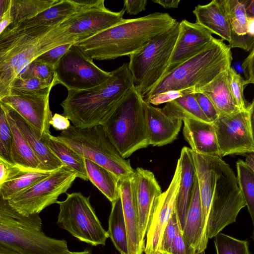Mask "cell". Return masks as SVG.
I'll return each instance as SVG.
<instances>
[{"mask_svg": "<svg viewBox=\"0 0 254 254\" xmlns=\"http://www.w3.org/2000/svg\"><path fill=\"white\" fill-rule=\"evenodd\" d=\"M147 4L146 0H126L124 1V9L129 15H136L144 10Z\"/></svg>", "mask_w": 254, "mask_h": 254, "instance_id": "7dc6e473", "label": "cell"}, {"mask_svg": "<svg viewBox=\"0 0 254 254\" xmlns=\"http://www.w3.org/2000/svg\"><path fill=\"white\" fill-rule=\"evenodd\" d=\"M51 86L37 92H25L11 89L9 95L0 102L12 109L40 133L50 134V122L53 117L49 106Z\"/></svg>", "mask_w": 254, "mask_h": 254, "instance_id": "5bb4252c", "label": "cell"}, {"mask_svg": "<svg viewBox=\"0 0 254 254\" xmlns=\"http://www.w3.org/2000/svg\"><path fill=\"white\" fill-rule=\"evenodd\" d=\"M58 84L57 79L52 83L36 78L23 79L18 77L10 85V90L14 89L25 92H37L45 90Z\"/></svg>", "mask_w": 254, "mask_h": 254, "instance_id": "ab89813d", "label": "cell"}, {"mask_svg": "<svg viewBox=\"0 0 254 254\" xmlns=\"http://www.w3.org/2000/svg\"><path fill=\"white\" fill-rule=\"evenodd\" d=\"M55 70L58 84L67 90L94 87L105 82L111 75V72L99 67L74 44L61 59Z\"/></svg>", "mask_w": 254, "mask_h": 254, "instance_id": "4fadbf2b", "label": "cell"}, {"mask_svg": "<svg viewBox=\"0 0 254 254\" xmlns=\"http://www.w3.org/2000/svg\"><path fill=\"white\" fill-rule=\"evenodd\" d=\"M227 70L221 72L195 92L204 94L212 102L219 116L230 115L240 110L230 92Z\"/></svg>", "mask_w": 254, "mask_h": 254, "instance_id": "484cf974", "label": "cell"}, {"mask_svg": "<svg viewBox=\"0 0 254 254\" xmlns=\"http://www.w3.org/2000/svg\"><path fill=\"white\" fill-rule=\"evenodd\" d=\"M85 8H87L77 4L74 0H59L36 16L14 25H9L8 27L21 29L35 26H55L72 14Z\"/></svg>", "mask_w": 254, "mask_h": 254, "instance_id": "d4e9b609", "label": "cell"}, {"mask_svg": "<svg viewBox=\"0 0 254 254\" xmlns=\"http://www.w3.org/2000/svg\"><path fill=\"white\" fill-rule=\"evenodd\" d=\"M39 214L24 215L0 195V245L17 254H65L66 241L48 236Z\"/></svg>", "mask_w": 254, "mask_h": 254, "instance_id": "5b68a950", "label": "cell"}, {"mask_svg": "<svg viewBox=\"0 0 254 254\" xmlns=\"http://www.w3.org/2000/svg\"><path fill=\"white\" fill-rule=\"evenodd\" d=\"M77 178L76 173L64 165L47 178L8 200L10 206L20 214H39L57 203L60 195L66 193Z\"/></svg>", "mask_w": 254, "mask_h": 254, "instance_id": "8fae6325", "label": "cell"}, {"mask_svg": "<svg viewBox=\"0 0 254 254\" xmlns=\"http://www.w3.org/2000/svg\"><path fill=\"white\" fill-rule=\"evenodd\" d=\"M119 190L127 229L128 254H143L145 244L141 242L139 236L138 213L133 175L120 179Z\"/></svg>", "mask_w": 254, "mask_h": 254, "instance_id": "ac0fdd59", "label": "cell"}, {"mask_svg": "<svg viewBox=\"0 0 254 254\" xmlns=\"http://www.w3.org/2000/svg\"><path fill=\"white\" fill-rule=\"evenodd\" d=\"M231 28L228 46L246 51L254 48V37L248 34V19L243 0H223Z\"/></svg>", "mask_w": 254, "mask_h": 254, "instance_id": "cb8c5ba5", "label": "cell"}, {"mask_svg": "<svg viewBox=\"0 0 254 254\" xmlns=\"http://www.w3.org/2000/svg\"><path fill=\"white\" fill-rule=\"evenodd\" d=\"M10 0H0V21L6 11Z\"/></svg>", "mask_w": 254, "mask_h": 254, "instance_id": "f5cc1de1", "label": "cell"}, {"mask_svg": "<svg viewBox=\"0 0 254 254\" xmlns=\"http://www.w3.org/2000/svg\"><path fill=\"white\" fill-rule=\"evenodd\" d=\"M12 142L13 135L6 112L0 102V161L10 169L17 167L12 158Z\"/></svg>", "mask_w": 254, "mask_h": 254, "instance_id": "d590c367", "label": "cell"}, {"mask_svg": "<svg viewBox=\"0 0 254 254\" xmlns=\"http://www.w3.org/2000/svg\"><path fill=\"white\" fill-rule=\"evenodd\" d=\"M180 22L129 56L133 86L142 98L164 75L178 37Z\"/></svg>", "mask_w": 254, "mask_h": 254, "instance_id": "ba28073f", "label": "cell"}, {"mask_svg": "<svg viewBox=\"0 0 254 254\" xmlns=\"http://www.w3.org/2000/svg\"><path fill=\"white\" fill-rule=\"evenodd\" d=\"M245 162L252 170L254 171V152L248 153Z\"/></svg>", "mask_w": 254, "mask_h": 254, "instance_id": "db71d44e", "label": "cell"}, {"mask_svg": "<svg viewBox=\"0 0 254 254\" xmlns=\"http://www.w3.org/2000/svg\"><path fill=\"white\" fill-rule=\"evenodd\" d=\"M181 165L178 159L174 174L167 189L159 195L155 203L148 222L144 253L160 254L162 235L173 213L181 178Z\"/></svg>", "mask_w": 254, "mask_h": 254, "instance_id": "9a60e30c", "label": "cell"}, {"mask_svg": "<svg viewBox=\"0 0 254 254\" xmlns=\"http://www.w3.org/2000/svg\"><path fill=\"white\" fill-rule=\"evenodd\" d=\"M133 86L128 64L124 63L97 86L85 90H67L66 98L61 104L63 115L77 128L102 125Z\"/></svg>", "mask_w": 254, "mask_h": 254, "instance_id": "3957f363", "label": "cell"}, {"mask_svg": "<svg viewBox=\"0 0 254 254\" xmlns=\"http://www.w3.org/2000/svg\"><path fill=\"white\" fill-rule=\"evenodd\" d=\"M84 159L89 180L112 203L120 197V179L107 169L95 163Z\"/></svg>", "mask_w": 254, "mask_h": 254, "instance_id": "83f0119b", "label": "cell"}, {"mask_svg": "<svg viewBox=\"0 0 254 254\" xmlns=\"http://www.w3.org/2000/svg\"><path fill=\"white\" fill-rule=\"evenodd\" d=\"M183 121V135L192 151L201 155L221 157L213 124L194 119Z\"/></svg>", "mask_w": 254, "mask_h": 254, "instance_id": "44dd1931", "label": "cell"}, {"mask_svg": "<svg viewBox=\"0 0 254 254\" xmlns=\"http://www.w3.org/2000/svg\"><path fill=\"white\" fill-rule=\"evenodd\" d=\"M227 71L230 92L233 100L240 110H245L249 103L245 99L244 90L248 83L231 66Z\"/></svg>", "mask_w": 254, "mask_h": 254, "instance_id": "74e56055", "label": "cell"}, {"mask_svg": "<svg viewBox=\"0 0 254 254\" xmlns=\"http://www.w3.org/2000/svg\"><path fill=\"white\" fill-rule=\"evenodd\" d=\"M65 254H92V251L90 250H84L81 252H71L70 251L69 253Z\"/></svg>", "mask_w": 254, "mask_h": 254, "instance_id": "11a10c76", "label": "cell"}, {"mask_svg": "<svg viewBox=\"0 0 254 254\" xmlns=\"http://www.w3.org/2000/svg\"><path fill=\"white\" fill-rule=\"evenodd\" d=\"M254 107L253 100L245 110L219 116L212 123L221 157L254 152Z\"/></svg>", "mask_w": 254, "mask_h": 254, "instance_id": "7c38bea8", "label": "cell"}, {"mask_svg": "<svg viewBox=\"0 0 254 254\" xmlns=\"http://www.w3.org/2000/svg\"><path fill=\"white\" fill-rule=\"evenodd\" d=\"M160 254H164V253H160Z\"/></svg>", "mask_w": 254, "mask_h": 254, "instance_id": "91938a15", "label": "cell"}, {"mask_svg": "<svg viewBox=\"0 0 254 254\" xmlns=\"http://www.w3.org/2000/svg\"><path fill=\"white\" fill-rule=\"evenodd\" d=\"M196 254H205V251H202L201 252H199L198 253H197Z\"/></svg>", "mask_w": 254, "mask_h": 254, "instance_id": "6f0895ef", "label": "cell"}, {"mask_svg": "<svg viewBox=\"0 0 254 254\" xmlns=\"http://www.w3.org/2000/svg\"><path fill=\"white\" fill-rule=\"evenodd\" d=\"M214 238L217 254H251L247 241L220 233Z\"/></svg>", "mask_w": 254, "mask_h": 254, "instance_id": "8d00e7d4", "label": "cell"}, {"mask_svg": "<svg viewBox=\"0 0 254 254\" xmlns=\"http://www.w3.org/2000/svg\"><path fill=\"white\" fill-rule=\"evenodd\" d=\"M182 234L187 242L194 248L196 254L199 253L202 237V215L196 176Z\"/></svg>", "mask_w": 254, "mask_h": 254, "instance_id": "4316f807", "label": "cell"}, {"mask_svg": "<svg viewBox=\"0 0 254 254\" xmlns=\"http://www.w3.org/2000/svg\"><path fill=\"white\" fill-rule=\"evenodd\" d=\"M200 199L202 227L207 239L234 223L246 206L236 176L229 164L218 156L192 151Z\"/></svg>", "mask_w": 254, "mask_h": 254, "instance_id": "6da1fadb", "label": "cell"}, {"mask_svg": "<svg viewBox=\"0 0 254 254\" xmlns=\"http://www.w3.org/2000/svg\"><path fill=\"white\" fill-rule=\"evenodd\" d=\"M73 44H66L56 47L44 53L35 60L49 64L55 69L56 65Z\"/></svg>", "mask_w": 254, "mask_h": 254, "instance_id": "7bdbcfd3", "label": "cell"}, {"mask_svg": "<svg viewBox=\"0 0 254 254\" xmlns=\"http://www.w3.org/2000/svg\"><path fill=\"white\" fill-rule=\"evenodd\" d=\"M54 171L39 169L23 171L0 185V194L3 198L8 200L47 178Z\"/></svg>", "mask_w": 254, "mask_h": 254, "instance_id": "f546056e", "label": "cell"}, {"mask_svg": "<svg viewBox=\"0 0 254 254\" xmlns=\"http://www.w3.org/2000/svg\"><path fill=\"white\" fill-rule=\"evenodd\" d=\"M177 21L169 14L159 12L136 18L123 19L74 45L92 60L129 56L169 30Z\"/></svg>", "mask_w": 254, "mask_h": 254, "instance_id": "7a4b0ae2", "label": "cell"}, {"mask_svg": "<svg viewBox=\"0 0 254 254\" xmlns=\"http://www.w3.org/2000/svg\"><path fill=\"white\" fill-rule=\"evenodd\" d=\"M12 23L10 15V0L8 7L0 21V35L5 28Z\"/></svg>", "mask_w": 254, "mask_h": 254, "instance_id": "681fc988", "label": "cell"}, {"mask_svg": "<svg viewBox=\"0 0 254 254\" xmlns=\"http://www.w3.org/2000/svg\"><path fill=\"white\" fill-rule=\"evenodd\" d=\"M193 13L196 17V23L212 34L220 36L223 41L230 42L231 28L223 0H213L205 5L198 4Z\"/></svg>", "mask_w": 254, "mask_h": 254, "instance_id": "603a6c76", "label": "cell"}, {"mask_svg": "<svg viewBox=\"0 0 254 254\" xmlns=\"http://www.w3.org/2000/svg\"><path fill=\"white\" fill-rule=\"evenodd\" d=\"M50 125L56 129L62 131L67 129L71 125L70 121L66 117L58 113L53 116Z\"/></svg>", "mask_w": 254, "mask_h": 254, "instance_id": "c3c4849f", "label": "cell"}, {"mask_svg": "<svg viewBox=\"0 0 254 254\" xmlns=\"http://www.w3.org/2000/svg\"><path fill=\"white\" fill-rule=\"evenodd\" d=\"M232 60L231 49L222 40L214 38L199 52L166 73L143 99L169 90L192 89L195 93L227 70Z\"/></svg>", "mask_w": 254, "mask_h": 254, "instance_id": "277c9868", "label": "cell"}, {"mask_svg": "<svg viewBox=\"0 0 254 254\" xmlns=\"http://www.w3.org/2000/svg\"><path fill=\"white\" fill-rule=\"evenodd\" d=\"M179 229L180 225L176 211H175L173 213L163 232L159 249L160 254H169L173 241Z\"/></svg>", "mask_w": 254, "mask_h": 254, "instance_id": "60d3db41", "label": "cell"}, {"mask_svg": "<svg viewBox=\"0 0 254 254\" xmlns=\"http://www.w3.org/2000/svg\"><path fill=\"white\" fill-rule=\"evenodd\" d=\"M149 145L161 146L172 142L180 131L183 121L165 114L161 108L145 102Z\"/></svg>", "mask_w": 254, "mask_h": 254, "instance_id": "d6986e66", "label": "cell"}, {"mask_svg": "<svg viewBox=\"0 0 254 254\" xmlns=\"http://www.w3.org/2000/svg\"><path fill=\"white\" fill-rule=\"evenodd\" d=\"M3 105L40 162L44 170L54 171L64 166V165L50 149L39 131L14 110Z\"/></svg>", "mask_w": 254, "mask_h": 254, "instance_id": "ffe728a7", "label": "cell"}, {"mask_svg": "<svg viewBox=\"0 0 254 254\" xmlns=\"http://www.w3.org/2000/svg\"><path fill=\"white\" fill-rule=\"evenodd\" d=\"M66 195L65 199L57 202L60 209L58 226L92 246H105L108 234L92 206L89 197L77 192Z\"/></svg>", "mask_w": 254, "mask_h": 254, "instance_id": "9c48e42d", "label": "cell"}, {"mask_svg": "<svg viewBox=\"0 0 254 254\" xmlns=\"http://www.w3.org/2000/svg\"><path fill=\"white\" fill-rule=\"evenodd\" d=\"M125 11H113L105 6L85 8L69 16L48 31L51 48L74 44L123 20Z\"/></svg>", "mask_w": 254, "mask_h": 254, "instance_id": "30bf717a", "label": "cell"}, {"mask_svg": "<svg viewBox=\"0 0 254 254\" xmlns=\"http://www.w3.org/2000/svg\"><path fill=\"white\" fill-rule=\"evenodd\" d=\"M59 0H10V15L14 25L31 18L51 7Z\"/></svg>", "mask_w": 254, "mask_h": 254, "instance_id": "836d02e7", "label": "cell"}, {"mask_svg": "<svg viewBox=\"0 0 254 254\" xmlns=\"http://www.w3.org/2000/svg\"><path fill=\"white\" fill-rule=\"evenodd\" d=\"M133 179L138 213L139 236L141 242L145 244L149 218L162 190L155 175L148 170L136 168Z\"/></svg>", "mask_w": 254, "mask_h": 254, "instance_id": "e0dca14e", "label": "cell"}, {"mask_svg": "<svg viewBox=\"0 0 254 254\" xmlns=\"http://www.w3.org/2000/svg\"><path fill=\"white\" fill-rule=\"evenodd\" d=\"M169 254H196L194 248L184 239L179 229L173 241Z\"/></svg>", "mask_w": 254, "mask_h": 254, "instance_id": "f6af8a7d", "label": "cell"}, {"mask_svg": "<svg viewBox=\"0 0 254 254\" xmlns=\"http://www.w3.org/2000/svg\"><path fill=\"white\" fill-rule=\"evenodd\" d=\"M111 203L107 231L109 238L120 254H128L127 229L120 196Z\"/></svg>", "mask_w": 254, "mask_h": 254, "instance_id": "d6a6232c", "label": "cell"}, {"mask_svg": "<svg viewBox=\"0 0 254 254\" xmlns=\"http://www.w3.org/2000/svg\"><path fill=\"white\" fill-rule=\"evenodd\" d=\"M214 38L212 34L202 26L183 20L179 23L178 37L165 74L199 52Z\"/></svg>", "mask_w": 254, "mask_h": 254, "instance_id": "2e32d148", "label": "cell"}, {"mask_svg": "<svg viewBox=\"0 0 254 254\" xmlns=\"http://www.w3.org/2000/svg\"><path fill=\"white\" fill-rule=\"evenodd\" d=\"M196 100L204 115L213 123L219 117V115L210 100L203 93H194Z\"/></svg>", "mask_w": 254, "mask_h": 254, "instance_id": "ee69618b", "label": "cell"}, {"mask_svg": "<svg viewBox=\"0 0 254 254\" xmlns=\"http://www.w3.org/2000/svg\"><path fill=\"white\" fill-rule=\"evenodd\" d=\"M0 252L4 253H9V250L7 248L0 245Z\"/></svg>", "mask_w": 254, "mask_h": 254, "instance_id": "9f6ffc18", "label": "cell"}, {"mask_svg": "<svg viewBox=\"0 0 254 254\" xmlns=\"http://www.w3.org/2000/svg\"><path fill=\"white\" fill-rule=\"evenodd\" d=\"M254 48L251 51L248 56L243 61L242 67L245 77V80L248 83H254Z\"/></svg>", "mask_w": 254, "mask_h": 254, "instance_id": "bcb514c9", "label": "cell"}, {"mask_svg": "<svg viewBox=\"0 0 254 254\" xmlns=\"http://www.w3.org/2000/svg\"><path fill=\"white\" fill-rule=\"evenodd\" d=\"M0 254H7V253H4L0 252Z\"/></svg>", "mask_w": 254, "mask_h": 254, "instance_id": "680465c9", "label": "cell"}, {"mask_svg": "<svg viewBox=\"0 0 254 254\" xmlns=\"http://www.w3.org/2000/svg\"><path fill=\"white\" fill-rule=\"evenodd\" d=\"M179 159L181 162V172L175 211L182 232L191 198L196 173L190 148L186 146L183 147Z\"/></svg>", "mask_w": 254, "mask_h": 254, "instance_id": "7402d4cb", "label": "cell"}, {"mask_svg": "<svg viewBox=\"0 0 254 254\" xmlns=\"http://www.w3.org/2000/svg\"><path fill=\"white\" fill-rule=\"evenodd\" d=\"M153 2L160 4L165 8H177L180 0H153Z\"/></svg>", "mask_w": 254, "mask_h": 254, "instance_id": "f907efd6", "label": "cell"}, {"mask_svg": "<svg viewBox=\"0 0 254 254\" xmlns=\"http://www.w3.org/2000/svg\"><path fill=\"white\" fill-rule=\"evenodd\" d=\"M248 17H254V0H243Z\"/></svg>", "mask_w": 254, "mask_h": 254, "instance_id": "816d5d0a", "label": "cell"}, {"mask_svg": "<svg viewBox=\"0 0 254 254\" xmlns=\"http://www.w3.org/2000/svg\"><path fill=\"white\" fill-rule=\"evenodd\" d=\"M43 138L50 149L60 160L76 173L77 178L84 181L88 180L83 157L51 133L43 136Z\"/></svg>", "mask_w": 254, "mask_h": 254, "instance_id": "4dcf8cb0", "label": "cell"}, {"mask_svg": "<svg viewBox=\"0 0 254 254\" xmlns=\"http://www.w3.org/2000/svg\"><path fill=\"white\" fill-rule=\"evenodd\" d=\"M236 169L238 185L254 223V171L241 159L236 163Z\"/></svg>", "mask_w": 254, "mask_h": 254, "instance_id": "e575fe53", "label": "cell"}, {"mask_svg": "<svg viewBox=\"0 0 254 254\" xmlns=\"http://www.w3.org/2000/svg\"><path fill=\"white\" fill-rule=\"evenodd\" d=\"M190 94H194V90L192 89L169 90L151 96L144 101L151 105H159Z\"/></svg>", "mask_w": 254, "mask_h": 254, "instance_id": "b9f144b4", "label": "cell"}, {"mask_svg": "<svg viewBox=\"0 0 254 254\" xmlns=\"http://www.w3.org/2000/svg\"><path fill=\"white\" fill-rule=\"evenodd\" d=\"M102 126L125 159L149 145L145 101L134 86Z\"/></svg>", "mask_w": 254, "mask_h": 254, "instance_id": "8992f818", "label": "cell"}, {"mask_svg": "<svg viewBox=\"0 0 254 254\" xmlns=\"http://www.w3.org/2000/svg\"><path fill=\"white\" fill-rule=\"evenodd\" d=\"M6 112L13 135L11 155L15 165L26 170L45 171L13 120Z\"/></svg>", "mask_w": 254, "mask_h": 254, "instance_id": "f1b7e54d", "label": "cell"}, {"mask_svg": "<svg viewBox=\"0 0 254 254\" xmlns=\"http://www.w3.org/2000/svg\"><path fill=\"white\" fill-rule=\"evenodd\" d=\"M19 77L23 79L36 78L52 83L56 80L55 68L49 64L33 61Z\"/></svg>", "mask_w": 254, "mask_h": 254, "instance_id": "f35d334b", "label": "cell"}, {"mask_svg": "<svg viewBox=\"0 0 254 254\" xmlns=\"http://www.w3.org/2000/svg\"><path fill=\"white\" fill-rule=\"evenodd\" d=\"M83 158L107 169L120 179L133 175L129 160L124 158L102 125L79 128L70 125L57 136Z\"/></svg>", "mask_w": 254, "mask_h": 254, "instance_id": "52a82bcc", "label": "cell"}, {"mask_svg": "<svg viewBox=\"0 0 254 254\" xmlns=\"http://www.w3.org/2000/svg\"><path fill=\"white\" fill-rule=\"evenodd\" d=\"M161 109L167 115L182 121L194 119L211 123L201 110L194 94L186 95L167 103Z\"/></svg>", "mask_w": 254, "mask_h": 254, "instance_id": "1f68e13d", "label": "cell"}]
</instances>
